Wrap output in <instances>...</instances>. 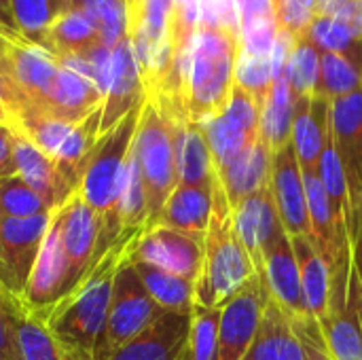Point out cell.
I'll list each match as a JSON object with an SVG mask.
<instances>
[{
  "label": "cell",
  "mask_w": 362,
  "mask_h": 360,
  "mask_svg": "<svg viewBox=\"0 0 362 360\" xmlns=\"http://www.w3.org/2000/svg\"><path fill=\"white\" fill-rule=\"evenodd\" d=\"M233 225L240 242L248 250L257 274L263 265L265 250L284 233L274 197L269 189H263L233 208Z\"/></svg>",
  "instance_id": "cell-19"
},
{
  "label": "cell",
  "mask_w": 362,
  "mask_h": 360,
  "mask_svg": "<svg viewBox=\"0 0 362 360\" xmlns=\"http://www.w3.org/2000/svg\"><path fill=\"white\" fill-rule=\"evenodd\" d=\"M17 174L13 159V132L0 125V178Z\"/></svg>",
  "instance_id": "cell-43"
},
{
  "label": "cell",
  "mask_w": 362,
  "mask_h": 360,
  "mask_svg": "<svg viewBox=\"0 0 362 360\" xmlns=\"http://www.w3.org/2000/svg\"><path fill=\"white\" fill-rule=\"evenodd\" d=\"M242 360H333L322 327L310 316H293L269 299L261 327Z\"/></svg>",
  "instance_id": "cell-6"
},
{
  "label": "cell",
  "mask_w": 362,
  "mask_h": 360,
  "mask_svg": "<svg viewBox=\"0 0 362 360\" xmlns=\"http://www.w3.org/2000/svg\"><path fill=\"white\" fill-rule=\"evenodd\" d=\"M331 134L348 176L356 227V208L362 197V89L331 102Z\"/></svg>",
  "instance_id": "cell-18"
},
{
  "label": "cell",
  "mask_w": 362,
  "mask_h": 360,
  "mask_svg": "<svg viewBox=\"0 0 362 360\" xmlns=\"http://www.w3.org/2000/svg\"><path fill=\"white\" fill-rule=\"evenodd\" d=\"M269 291L257 274L221 308L216 360H242L252 346L269 303Z\"/></svg>",
  "instance_id": "cell-11"
},
{
  "label": "cell",
  "mask_w": 362,
  "mask_h": 360,
  "mask_svg": "<svg viewBox=\"0 0 362 360\" xmlns=\"http://www.w3.org/2000/svg\"><path fill=\"white\" fill-rule=\"evenodd\" d=\"M144 102L134 110H129L112 129L100 136L78 187L83 199L102 219L100 248L104 252H108L123 236V225L119 219V195H121L125 163L136 138Z\"/></svg>",
  "instance_id": "cell-4"
},
{
  "label": "cell",
  "mask_w": 362,
  "mask_h": 360,
  "mask_svg": "<svg viewBox=\"0 0 362 360\" xmlns=\"http://www.w3.org/2000/svg\"><path fill=\"white\" fill-rule=\"evenodd\" d=\"M284 74L295 98H312L316 93L320 76V51L305 36L295 40Z\"/></svg>",
  "instance_id": "cell-37"
},
{
  "label": "cell",
  "mask_w": 362,
  "mask_h": 360,
  "mask_svg": "<svg viewBox=\"0 0 362 360\" xmlns=\"http://www.w3.org/2000/svg\"><path fill=\"white\" fill-rule=\"evenodd\" d=\"M142 231H123L95 269L45 318L66 360H93L98 354L112 297L115 274Z\"/></svg>",
  "instance_id": "cell-2"
},
{
  "label": "cell",
  "mask_w": 362,
  "mask_h": 360,
  "mask_svg": "<svg viewBox=\"0 0 362 360\" xmlns=\"http://www.w3.org/2000/svg\"><path fill=\"white\" fill-rule=\"evenodd\" d=\"M193 312H163L136 337L98 360H182Z\"/></svg>",
  "instance_id": "cell-16"
},
{
  "label": "cell",
  "mask_w": 362,
  "mask_h": 360,
  "mask_svg": "<svg viewBox=\"0 0 362 360\" xmlns=\"http://www.w3.org/2000/svg\"><path fill=\"white\" fill-rule=\"evenodd\" d=\"M295 93L286 81V74L274 79L272 91L261 108V140L269 146L272 153L280 151L291 142L293 136V117H295Z\"/></svg>",
  "instance_id": "cell-30"
},
{
  "label": "cell",
  "mask_w": 362,
  "mask_h": 360,
  "mask_svg": "<svg viewBox=\"0 0 362 360\" xmlns=\"http://www.w3.org/2000/svg\"><path fill=\"white\" fill-rule=\"evenodd\" d=\"M331 132V100L312 95L297 98L293 117V149L301 172H318L322 149Z\"/></svg>",
  "instance_id": "cell-24"
},
{
  "label": "cell",
  "mask_w": 362,
  "mask_h": 360,
  "mask_svg": "<svg viewBox=\"0 0 362 360\" xmlns=\"http://www.w3.org/2000/svg\"><path fill=\"white\" fill-rule=\"evenodd\" d=\"M299 272H301V291L305 312L325 329L331 306H333V291H335V274L327 259L320 255L312 238L299 236L291 238Z\"/></svg>",
  "instance_id": "cell-21"
},
{
  "label": "cell",
  "mask_w": 362,
  "mask_h": 360,
  "mask_svg": "<svg viewBox=\"0 0 362 360\" xmlns=\"http://www.w3.org/2000/svg\"><path fill=\"white\" fill-rule=\"evenodd\" d=\"M333 360H362V278L352 261L335 276L333 306L322 329Z\"/></svg>",
  "instance_id": "cell-9"
},
{
  "label": "cell",
  "mask_w": 362,
  "mask_h": 360,
  "mask_svg": "<svg viewBox=\"0 0 362 360\" xmlns=\"http://www.w3.org/2000/svg\"><path fill=\"white\" fill-rule=\"evenodd\" d=\"M269 191L280 216V223L288 238H312L310 216H308V199L303 172L293 149V142L272 153V174H269Z\"/></svg>",
  "instance_id": "cell-15"
},
{
  "label": "cell",
  "mask_w": 362,
  "mask_h": 360,
  "mask_svg": "<svg viewBox=\"0 0 362 360\" xmlns=\"http://www.w3.org/2000/svg\"><path fill=\"white\" fill-rule=\"evenodd\" d=\"M53 212L42 197L17 174L0 178V214L2 219H32Z\"/></svg>",
  "instance_id": "cell-38"
},
{
  "label": "cell",
  "mask_w": 362,
  "mask_h": 360,
  "mask_svg": "<svg viewBox=\"0 0 362 360\" xmlns=\"http://www.w3.org/2000/svg\"><path fill=\"white\" fill-rule=\"evenodd\" d=\"M95 45H100L95 21L83 8H70L51 23L45 51L59 57L66 53H87Z\"/></svg>",
  "instance_id": "cell-32"
},
{
  "label": "cell",
  "mask_w": 362,
  "mask_h": 360,
  "mask_svg": "<svg viewBox=\"0 0 362 360\" xmlns=\"http://www.w3.org/2000/svg\"><path fill=\"white\" fill-rule=\"evenodd\" d=\"M259 276L263 278L269 297L293 316H310L303 303L301 272L286 231L265 250ZM312 318V316H310Z\"/></svg>",
  "instance_id": "cell-20"
},
{
  "label": "cell",
  "mask_w": 362,
  "mask_h": 360,
  "mask_svg": "<svg viewBox=\"0 0 362 360\" xmlns=\"http://www.w3.org/2000/svg\"><path fill=\"white\" fill-rule=\"evenodd\" d=\"M112 0H78V8H83L95 23L100 19V15L104 13V8L110 4Z\"/></svg>",
  "instance_id": "cell-48"
},
{
  "label": "cell",
  "mask_w": 362,
  "mask_h": 360,
  "mask_svg": "<svg viewBox=\"0 0 362 360\" xmlns=\"http://www.w3.org/2000/svg\"><path fill=\"white\" fill-rule=\"evenodd\" d=\"M129 257V255H127ZM134 269L138 272L144 289L157 301L163 312H193L195 306V282L180 278L172 272H165L153 263L132 259Z\"/></svg>",
  "instance_id": "cell-29"
},
{
  "label": "cell",
  "mask_w": 362,
  "mask_h": 360,
  "mask_svg": "<svg viewBox=\"0 0 362 360\" xmlns=\"http://www.w3.org/2000/svg\"><path fill=\"white\" fill-rule=\"evenodd\" d=\"M214 202V185L212 187H182L178 185L168 197L161 214L155 223L163 227H172L178 231L206 236L210 214Z\"/></svg>",
  "instance_id": "cell-27"
},
{
  "label": "cell",
  "mask_w": 362,
  "mask_h": 360,
  "mask_svg": "<svg viewBox=\"0 0 362 360\" xmlns=\"http://www.w3.org/2000/svg\"><path fill=\"white\" fill-rule=\"evenodd\" d=\"M172 121H174V157H176L178 185L212 187L216 182V168L202 125L185 117H172Z\"/></svg>",
  "instance_id": "cell-23"
},
{
  "label": "cell",
  "mask_w": 362,
  "mask_h": 360,
  "mask_svg": "<svg viewBox=\"0 0 362 360\" xmlns=\"http://www.w3.org/2000/svg\"><path fill=\"white\" fill-rule=\"evenodd\" d=\"M218 323H221V310H206L193 306L189 344L182 360H216Z\"/></svg>",
  "instance_id": "cell-40"
},
{
  "label": "cell",
  "mask_w": 362,
  "mask_h": 360,
  "mask_svg": "<svg viewBox=\"0 0 362 360\" xmlns=\"http://www.w3.org/2000/svg\"><path fill=\"white\" fill-rule=\"evenodd\" d=\"M146 100V87L134 55V47L129 36L123 38L110 53V72H108V87L102 104V127L100 132L106 134L112 129L129 110L140 106Z\"/></svg>",
  "instance_id": "cell-17"
},
{
  "label": "cell",
  "mask_w": 362,
  "mask_h": 360,
  "mask_svg": "<svg viewBox=\"0 0 362 360\" xmlns=\"http://www.w3.org/2000/svg\"><path fill=\"white\" fill-rule=\"evenodd\" d=\"M98 36H100V45L112 49L117 47L123 38H127V6L125 0H112L104 13L98 19Z\"/></svg>",
  "instance_id": "cell-42"
},
{
  "label": "cell",
  "mask_w": 362,
  "mask_h": 360,
  "mask_svg": "<svg viewBox=\"0 0 362 360\" xmlns=\"http://www.w3.org/2000/svg\"><path fill=\"white\" fill-rule=\"evenodd\" d=\"M199 125L210 144L214 168H218L259 142L261 110L259 104L242 87L235 85L227 106Z\"/></svg>",
  "instance_id": "cell-10"
},
{
  "label": "cell",
  "mask_w": 362,
  "mask_h": 360,
  "mask_svg": "<svg viewBox=\"0 0 362 360\" xmlns=\"http://www.w3.org/2000/svg\"><path fill=\"white\" fill-rule=\"evenodd\" d=\"M350 252H352V261L358 267V274L362 278V197L358 202V208H356V227L350 238Z\"/></svg>",
  "instance_id": "cell-44"
},
{
  "label": "cell",
  "mask_w": 362,
  "mask_h": 360,
  "mask_svg": "<svg viewBox=\"0 0 362 360\" xmlns=\"http://www.w3.org/2000/svg\"><path fill=\"white\" fill-rule=\"evenodd\" d=\"M358 89H362V66L339 53H320V76L314 95L333 102Z\"/></svg>",
  "instance_id": "cell-34"
},
{
  "label": "cell",
  "mask_w": 362,
  "mask_h": 360,
  "mask_svg": "<svg viewBox=\"0 0 362 360\" xmlns=\"http://www.w3.org/2000/svg\"><path fill=\"white\" fill-rule=\"evenodd\" d=\"M0 34H4V32H2V28H0Z\"/></svg>",
  "instance_id": "cell-51"
},
{
  "label": "cell",
  "mask_w": 362,
  "mask_h": 360,
  "mask_svg": "<svg viewBox=\"0 0 362 360\" xmlns=\"http://www.w3.org/2000/svg\"><path fill=\"white\" fill-rule=\"evenodd\" d=\"M13 17L19 30V36L34 45L45 49L47 32L51 23L64 13L59 0H11Z\"/></svg>",
  "instance_id": "cell-36"
},
{
  "label": "cell",
  "mask_w": 362,
  "mask_h": 360,
  "mask_svg": "<svg viewBox=\"0 0 362 360\" xmlns=\"http://www.w3.org/2000/svg\"><path fill=\"white\" fill-rule=\"evenodd\" d=\"M235 85L242 87L259 104L261 110L274 85L272 55H257L240 49L235 64Z\"/></svg>",
  "instance_id": "cell-39"
},
{
  "label": "cell",
  "mask_w": 362,
  "mask_h": 360,
  "mask_svg": "<svg viewBox=\"0 0 362 360\" xmlns=\"http://www.w3.org/2000/svg\"><path fill=\"white\" fill-rule=\"evenodd\" d=\"M100 127H102V106H98L81 123L72 127V132L68 134V138L64 140V144L59 146L55 155L59 174L68 180V185L74 191H78L87 163L91 159V153L102 136Z\"/></svg>",
  "instance_id": "cell-28"
},
{
  "label": "cell",
  "mask_w": 362,
  "mask_h": 360,
  "mask_svg": "<svg viewBox=\"0 0 362 360\" xmlns=\"http://www.w3.org/2000/svg\"><path fill=\"white\" fill-rule=\"evenodd\" d=\"M102 219L76 191L62 206V244L70 261L72 291L95 269L106 252L100 248Z\"/></svg>",
  "instance_id": "cell-14"
},
{
  "label": "cell",
  "mask_w": 362,
  "mask_h": 360,
  "mask_svg": "<svg viewBox=\"0 0 362 360\" xmlns=\"http://www.w3.org/2000/svg\"><path fill=\"white\" fill-rule=\"evenodd\" d=\"M13 159L17 176H21L51 210L64 206L76 193L59 174L55 159L38 151L30 140H25L17 132H13Z\"/></svg>",
  "instance_id": "cell-22"
},
{
  "label": "cell",
  "mask_w": 362,
  "mask_h": 360,
  "mask_svg": "<svg viewBox=\"0 0 362 360\" xmlns=\"http://www.w3.org/2000/svg\"><path fill=\"white\" fill-rule=\"evenodd\" d=\"M0 28H2V32H4L6 38H11V40H23L19 36L17 23H15V17H13L11 0H0Z\"/></svg>",
  "instance_id": "cell-45"
},
{
  "label": "cell",
  "mask_w": 362,
  "mask_h": 360,
  "mask_svg": "<svg viewBox=\"0 0 362 360\" xmlns=\"http://www.w3.org/2000/svg\"><path fill=\"white\" fill-rule=\"evenodd\" d=\"M161 314H163V310L157 306V301L144 289L129 257H125L115 274L108 320H106V329H104L98 354L93 360L110 354L115 348H119L125 342H129L132 337H136L140 331H144L148 325H153Z\"/></svg>",
  "instance_id": "cell-7"
},
{
  "label": "cell",
  "mask_w": 362,
  "mask_h": 360,
  "mask_svg": "<svg viewBox=\"0 0 362 360\" xmlns=\"http://www.w3.org/2000/svg\"><path fill=\"white\" fill-rule=\"evenodd\" d=\"M274 13L278 30L301 38L318 17V4L316 0H274Z\"/></svg>",
  "instance_id": "cell-41"
},
{
  "label": "cell",
  "mask_w": 362,
  "mask_h": 360,
  "mask_svg": "<svg viewBox=\"0 0 362 360\" xmlns=\"http://www.w3.org/2000/svg\"><path fill=\"white\" fill-rule=\"evenodd\" d=\"M339 17L348 23L350 32H352L356 38H362V0H352L350 6H348Z\"/></svg>",
  "instance_id": "cell-46"
},
{
  "label": "cell",
  "mask_w": 362,
  "mask_h": 360,
  "mask_svg": "<svg viewBox=\"0 0 362 360\" xmlns=\"http://www.w3.org/2000/svg\"><path fill=\"white\" fill-rule=\"evenodd\" d=\"M255 276V263L235 233L233 208L216 180L212 214L204 236L202 272L195 282V306L221 310Z\"/></svg>",
  "instance_id": "cell-3"
},
{
  "label": "cell",
  "mask_w": 362,
  "mask_h": 360,
  "mask_svg": "<svg viewBox=\"0 0 362 360\" xmlns=\"http://www.w3.org/2000/svg\"><path fill=\"white\" fill-rule=\"evenodd\" d=\"M269 174H272V151L259 138L248 151L240 153L231 161L216 168V180L225 191L231 208H235L246 197L269 189Z\"/></svg>",
  "instance_id": "cell-25"
},
{
  "label": "cell",
  "mask_w": 362,
  "mask_h": 360,
  "mask_svg": "<svg viewBox=\"0 0 362 360\" xmlns=\"http://www.w3.org/2000/svg\"><path fill=\"white\" fill-rule=\"evenodd\" d=\"M129 257L197 282L204 261V236L157 225L144 229L132 242Z\"/></svg>",
  "instance_id": "cell-12"
},
{
  "label": "cell",
  "mask_w": 362,
  "mask_h": 360,
  "mask_svg": "<svg viewBox=\"0 0 362 360\" xmlns=\"http://www.w3.org/2000/svg\"><path fill=\"white\" fill-rule=\"evenodd\" d=\"M240 30L199 21L185 57L176 64L170 85L155 100L170 117L202 123L218 115L235 87Z\"/></svg>",
  "instance_id": "cell-1"
},
{
  "label": "cell",
  "mask_w": 362,
  "mask_h": 360,
  "mask_svg": "<svg viewBox=\"0 0 362 360\" xmlns=\"http://www.w3.org/2000/svg\"><path fill=\"white\" fill-rule=\"evenodd\" d=\"M119 219H121L123 231H144L146 223H148L146 189H144V180H142L140 166H138V159L134 155V149L129 151L123 182H121Z\"/></svg>",
  "instance_id": "cell-35"
},
{
  "label": "cell",
  "mask_w": 362,
  "mask_h": 360,
  "mask_svg": "<svg viewBox=\"0 0 362 360\" xmlns=\"http://www.w3.org/2000/svg\"><path fill=\"white\" fill-rule=\"evenodd\" d=\"M70 293H72V274H70V261L62 244V206H59L53 210L40 255L36 259L28 286L21 295V303L32 314L45 320L49 312Z\"/></svg>",
  "instance_id": "cell-8"
},
{
  "label": "cell",
  "mask_w": 362,
  "mask_h": 360,
  "mask_svg": "<svg viewBox=\"0 0 362 360\" xmlns=\"http://www.w3.org/2000/svg\"><path fill=\"white\" fill-rule=\"evenodd\" d=\"M13 327L23 360H66L47 323L32 314L25 306L15 314Z\"/></svg>",
  "instance_id": "cell-33"
},
{
  "label": "cell",
  "mask_w": 362,
  "mask_h": 360,
  "mask_svg": "<svg viewBox=\"0 0 362 360\" xmlns=\"http://www.w3.org/2000/svg\"><path fill=\"white\" fill-rule=\"evenodd\" d=\"M53 212L32 219H2L0 223V261L11 293L21 299L36 259L40 255Z\"/></svg>",
  "instance_id": "cell-13"
},
{
  "label": "cell",
  "mask_w": 362,
  "mask_h": 360,
  "mask_svg": "<svg viewBox=\"0 0 362 360\" xmlns=\"http://www.w3.org/2000/svg\"><path fill=\"white\" fill-rule=\"evenodd\" d=\"M352 0H316L318 4V15H327V17H339Z\"/></svg>",
  "instance_id": "cell-47"
},
{
  "label": "cell",
  "mask_w": 362,
  "mask_h": 360,
  "mask_svg": "<svg viewBox=\"0 0 362 360\" xmlns=\"http://www.w3.org/2000/svg\"><path fill=\"white\" fill-rule=\"evenodd\" d=\"M134 155L140 166V174L146 189L148 223L146 229L155 227L161 208L178 185L176 157H174V121L172 117L151 98H146L140 115V123L134 138Z\"/></svg>",
  "instance_id": "cell-5"
},
{
  "label": "cell",
  "mask_w": 362,
  "mask_h": 360,
  "mask_svg": "<svg viewBox=\"0 0 362 360\" xmlns=\"http://www.w3.org/2000/svg\"><path fill=\"white\" fill-rule=\"evenodd\" d=\"M0 125L2 127H13V121H11V115H8V108L4 106V102H2V95H0Z\"/></svg>",
  "instance_id": "cell-49"
},
{
  "label": "cell",
  "mask_w": 362,
  "mask_h": 360,
  "mask_svg": "<svg viewBox=\"0 0 362 360\" xmlns=\"http://www.w3.org/2000/svg\"><path fill=\"white\" fill-rule=\"evenodd\" d=\"M240 49L257 55H272L278 34L274 0H235Z\"/></svg>",
  "instance_id": "cell-31"
},
{
  "label": "cell",
  "mask_w": 362,
  "mask_h": 360,
  "mask_svg": "<svg viewBox=\"0 0 362 360\" xmlns=\"http://www.w3.org/2000/svg\"><path fill=\"white\" fill-rule=\"evenodd\" d=\"M102 104H104V95L91 81L62 68L45 100L40 115L76 125Z\"/></svg>",
  "instance_id": "cell-26"
},
{
  "label": "cell",
  "mask_w": 362,
  "mask_h": 360,
  "mask_svg": "<svg viewBox=\"0 0 362 360\" xmlns=\"http://www.w3.org/2000/svg\"><path fill=\"white\" fill-rule=\"evenodd\" d=\"M59 2H62L64 13H66V11H70V8H78V0H59Z\"/></svg>",
  "instance_id": "cell-50"
}]
</instances>
